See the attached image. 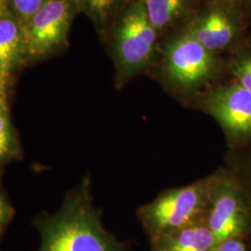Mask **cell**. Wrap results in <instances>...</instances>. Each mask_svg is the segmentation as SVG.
<instances>
[{
    "mask_svg": "<svg viewBox=\"0 0 251 251\" xmlns=\"http://www.w3.org/2000/svg\"><path fill=\"white\" fill-rule=\"evenodd\" d=\"M37 229L41 236L37 251H120L93 206L89 180L67 197L59 211L41 218Z\"/></svg>",
    "mask_w": 251,
    "mask_h": 251,
    "instance_id": "1",
    "label": "cell"
},
{
    "mask_svg": "<svg viewBox=\"0 0 251 251\" xmlns=\"http://www.w3.org/2000/svg\"><path fill=\"white\" fill-rule=\"evenodd\" d=\"M211 183L212 175L169 189L142 206L138 216L152 239L205 220Z\"/></svg>",
    "mask_w": 251,
    "mask_h": 251,
    "instance_id": "2",
    "label": "cell"
},
{
    "mask_svg": "<svg viewBox=\"0 0 251 251\" xmlns=\"http://www.w3.org/2000/svg\"><path fill=\"white\" fill-rule=\"evenodd\" d=\"M157 32L151 25L143 0H135L123 11L114 38L117 86L121 88L150 64Z\"/></svg>",
    "mask_w": 251,
    "mask_h": 251,
    "instance_id": "3",
    "label": "cell"
},
{
    "mask_svg": "<svg viewBox=\"0 0 251 251\" xmlns=\"http://www.w3.org/2000/svg\"><path fill=\"white\" fill-rule=\"evenodd\" d=\"M162 69L171 87L183 93H194L215 78L219 61L215 53L185 31L167 43Z\"/></svg>",
    "mask_w": 251,
    "mask_h": 251,
    "instance_id": "4",
    "label": "cell"
},
{
    "mask_svg": "<svg viewBox=\"0 0 251 251\" xmlns=\"http://www.w3.org/2000/svg\"><path fill=\"white\" fill-rule=\"evenodd\" d=\"M76 6L75 0H48L31 18L21 24L23 55L39 58L63 45Z\"/></svg>",
    "mask_w": 251,
    "mask_h": 251,
    "instance_id": "5",
    "label": "cell"
},
{
    "mask_svg": "<svg viewBox=\"0 0 251 251\" xmlns=\"http://www.w3.org/2000/svg\"><path fill=\"white\" fill-rule=\"evenodd\" d=\"M205 220L219 244L238 238L247 227V209L239 191L224 173L212 175Z\"/></svg>",
    "mask_w": 251,
    "mask_h": 251,
    "instance_id": "6",
    "label": "cell"
},
{
    "mask_svg": "<svg viewBox=\"0 0 251 251\" xmlns=\"http://www.w3.org/2000/svg\"><path fill=\"white\" fill-rule=\"evenodd\" d=\"M202 106L233 138L251 136V92L238 82L206 91Z\"/></svg>",
    "mask_w": 251,
    "mask_h": 251,
    "instance_id": "7",
    "label": "cell"
},
{
    "mask_svg": "<svg viewBox=\"0 0 251 251\" xmlns=\"http://www.w3.org/2000/svg\"><path fill=\"white\" fill-rule=\"evenodd\" d=\"M186 32L206 50L217 54L232 43L237 25L233 12L225 4L217 2L194 19Z\"/></svg>",
    "mask_w": 251,
    "mask_h": 251,
    "instance_id": "8",
    "label": "cell"
},
{
    "mask_svg": "<svg viewBox=\"0 0 251 251\" xmlns=\"http://www.w3.org/2000/svg\"><path fill=\"white\" fill-rule=\"evenodd\" d=\"M219 243L206 220L152 239V251H216Z\"/></svg>",
    "mask_w": 251,
    "mask_h": 251,
    "instance_id": "9",
    "label": "cell"
},
{
    "mask_svg": "<svg viewBox=\"0 0 251 251\" xmlns=\"http://www.w3.org/2000/svg\"><path fill=\"white\" fill-rule=\"evenodd\" d=\"M23 55L22 27L9 12L0 17V80L5 85Z\"/></svg>",
    "mask_w": 251,
    "mask_h": 251,
    "instance_id": "10",
    "label": "cell"
},
{
    "mask_svg": "<svg viewBox=\"0 0 251 251\" xmlns=\"http://www.w3.org/2000/svg\"><path fill=\"white\" fill-rule=\"evenodd\" d=\"M187 2L188 0H143L146 16L157 34L183 16Z\"/></svg>",
    "mask_w": 251,
    "mask_h": 251,
    "instance_id": "11",
    "label": "cell"
},
{
    "mask_svg": "<svg viewBox=\"0 0 251 251\" xmlns=\"http://www.w3.org/2000/svg\"><path fill=\"white\" fill-rule=\"evenodd\" d=\"M20 152L18 138L9 117L7 100L0 102V165L16 157Z\"/></svg>",
    "mask_w": 251,
    "mask_h": 251,
    "instance_id": "12",
    "label": "cell"
},
{
    "mask_svg": "<svg viewBox=\"0 0 251 251\" xmlns=\"http://www.w3.org/2000/svg\"><path fill=\"white\" fill-rule=\"evenodd\" d=\"M124 1L125 0H75L77 7H81L90 18L100 27L107 25Z\"/></svg>",
    "mask_w": 251,
    "mask_h": 251,
    "instance_id": "13",
    "label": "cell"
},
{
    "mask_svg": "<svg viewBox=\"0 0 251 251\" xmlns=\"http://www.w3.org/2000/svg\"><path fill=\"white\" fill-rule=\"evenodd\" d=\"M15 12L20 24L26 22L38 9H41L48 0H6Z\"/></svg>",
    "mask_w": 251,
    "mask_h": 251,
    "instance_id": "14",
    "label": "cell"
},
{
    "mask_svg": "<svg viewBox=\"0 0 251 251\" xmlns=\"http://www.w3.org/2000/svg\"><path fill=\"white\" fill-rule=\"evenodd\" d=\"M233 72L238 83L251 92V53L243 54L234 61Z\"/></svg>",
    "mask_w": 251,
    "mask_h": 251,
    "instance_id": "15",
    "label": "cell"
},
{
    "mask_svg": "<svg viewBox=\"0 0 251 251\" xmlns=\"http://www.w3.org/2000/svg\"><path fill=\"white\" fill-rule=\"evenodd\" d=\"M12 216V208L6 198L0 193V233L4 230L6 225Z\"/></svg>",
    "mask_w": 251,
    "mask_h": 251,
    "instance_id": "16",
    "label": "cell"
},
{
    "mask_svg": "<svg viewBox=\"0 0 251 251\" xmlns=\"http://www.w3.org/2000/svg\"><path fill=\"white\" fill-rule=\"evenodd\" d=\"M216 251H247L238 238H231L220 243Z\"/></svg>",
    "mask_w": 251,
    "mask_h": 251,
    "instance_id": "17",
    "label": "cell"
},
{
    "mask_svg": "<svg viewBox=\"0 0 251 251\" xmlns=\"http://www.w3.org/2000/svg\"><path fill=\"white\" fill-rule=\"evenodd\" d=\"M6 87H7V85H5L2 81L0 80V102L4 101V100H7Z\"/></svg>",
    "mask_w": 251,
    "mask_h": 251,
    "instance_id": "18",
    "label": "cell"
},
{
    "mask_svg": "<svg viewBox=\"0 0 251 251\" xmlns=\"http://www.w3.org/2000/svg\"><path fill=\"white\" fill-rule=\"evenodd\" d=\"M9 12V8H8V3L6 0H0V17L4 15L5 13Z\"/></svg>",
    "mask_w": 251,
    "mask_h": 251,
    "instance_id": "19",
    "label": "cell"
},
{
    "mask_svg": "<svg viewBox=\"0 0 251 251\" xmlns=\"http://www.w3.org/2000/svg\"><path fill=\"white\" fill-rule=\"evenodd\" d=\"M0 179H1V169H0Z\"/></svg>",
    "mask_w": 251,
    "mask_h": 251,
    "instance_id": "20",
    "label": "cell"
}]
</instances>
